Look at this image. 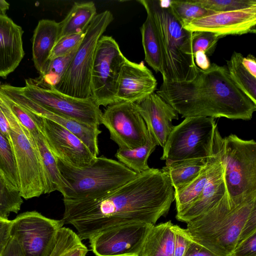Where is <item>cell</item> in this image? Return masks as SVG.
<instances>
[{
    "mask_svg": "<svg viewBox=\"0 0 256 256\" xmlns=\"http://www.w3.org/2000/svg\"><path fill=\"white\" fill-rule=\"evenodd\" d=\"M222 138L220 135L217 159L208 182L198 198L186 209L177 213L176 218L178 220L188 223L214 206L226 193L224 168L220 159Z\"/></svg>",
    "mask_w": 256,
    "mask_h": 256,
    "instance_id": "20",
    "label": "cell"
},
{
    "mask_svg": "<svg viewBox=\"0 0 256 256\" xmlns=\"http://www.w3.org/2000/svg\"><path fill=\"white\" fill-rule=\"evenodd\" d=\"M19 88L25 96L52 112L90 126L101 124L102 112L92 96H68L47 84L40 76L26 79L25 86Z\"/></svg>",
    "mask_w": 256,
    "mask_h": 256,
    "instance_id": "10",
    "label": "cell"
},
{
    "mask_svg": "<svg viewBox=\"0 0 256 256\" xmlns=\"http://www.w3.org/2000/svg\"><path fill=\"white\" fill-rule=\"evenodd\" d=\"M174 232L171 221L154 225L149 231L140 256H174Z\"/></svg>",
    "mask_w": 256,
    "mask_h": 256,
    "instance_id": "24",
    "label": "cell"
},
{
    "mask_svg": "<svg viewBox=\"0 0 256 256\" xmlns=\"http://www.w3.org/2000/svg\"><path fill=\"white\" fill-rule=\"evenodd\" d=\"M113 20L109 10L96 14L86 29L85 36L64 76L54 87L55 89L76 98L92 96V70L96 49L100 38Z\"/></svg>",
    "mask_w": 256,
    "mask_h": 256,
    "instance_id": "8",
    "label": "cell"
},
{
    "mask_svg": "<svg viewBox=\"0 0 256 256\" xmlns=\"http://www.w3.org/2000/svg\"><path fill=\"white\" fill-rule=\"evenodd\" d=\"M256 4L232 11L214 12L196 19L184 28L186 30L208 31L222 38L256 32Z\"/></svg>",
    "mask_w": 256,
    "mask_h": 256,
    "instance_id": "16",
    "label": "cell"
},
{
    "mask_svg": "<svg viewBox=\"0 0 256 256\" xmlns=\"http://www.w3.org/2000/svg\"><path fill=\"white\" fill-rule=\"evenodd\" d=\"M34 140L45 170L44 194L57 190L62 194L66 186L58 168L56 158L49 149L42 132Z\"/></svg>",
    "mask_w": 256,
    "mask_h": 256,
    "instance_id": "28",
    "label": "cell"
},
{
    "mask_svg": "<svg viewBox=\"0 0 256 256\" xmlns=\"http://www.w3.org/2000/svg\"><path fill=\"white\" fill-rule=\"evenodd\" d=\"M56 160L66 186L62 194L63 200L96 198L124 184L137 174L120 162L104 156L96 157L92 164L82 168Z\"/></svg>",
    "mask_w": 256,
    "mask_h": 256,
    "instance_id": "5",
    "label": "cell"
},
{
    "mask_svg": "<svg viewBox=\"0 0 256 256\" xmlns=\"http://www.w3.org/2000/svg\"><path fill=\"white\" fill-rule=\"evenodd\" d=\"M153 226L143 222L116 226L90 238V246L96 256H140Z\"/></svg>",
    "mask_w": 256,
    "mask_h": 256,
    "instance_id": "14",
    "label": "cell"
},
{
    "mask_svg": "<svg viewBox=\"0 0 256 256\" xmlns=\"http://www.w3.org/2000/svg\"><path fill=\"white\" fill-rule=\"evenodd\" d=\"M169 6L174 17L184 27L196 19L214 12L194 0H170Z\"/></svg>",
    "mask_w": 256,
    "mask_h": 256,
    "instance_id": "33",
    "label": "cell"
},
{
    "mask_svg": "<svg viewBox=\"0 0 256 256\" xmlns=\"http://www.w3.org/2000/svg\"><path fill=\"white\" fill-rule=\"evenodd\" d=\"M220 136L216 128L214 134L212 154L208 158L207 164L200 174L182 188L174 191L177 213L186 209L198 198L208 182L217 159Z\"/></svg>",
    "mask_w": 256,
    "mask_h": 256,
    "instance_id": "23",
    "label": "cell"
},
{
    "mask_svg": "<svg viewBox=\"0 0 256 256\" xmlns=\"http://www.w3.org/2000/svg\"><path fill=\"white\" fill-rule=\"evenodd\" d=\"M127 58L110 36H102L96 46L92 70V97L100 106L116 103L122 67Z\"/></svg>",
    "mask_w": 256,
    "mask_h": 256,
    "instance_id": "11",
    "label": "cell"
},
{
    "mask_svg": "<svg viewBox=\"0 0 256 256\" xmlns=\"http://www.w3.org/2000/svg\"><path fill=\"white\" fill-rule=\"evenodd\" d=\"M243 55L234 52L226 60L229 75L239 89L256 104V78L252 76L242 64Z\"/></svg>",
    "mask_w": 256,
    "mask_h": 256,
    "instance_id": "29",
    "label": "cell"
},
{
    "mask_svg": "<svg viewBox=\"0 0 256 256\" xmlns=\"http://www.w3.org/2000/svg\"><path fill=\"white\" fill-rule=\"evenodd\" d=\"M60 24L54 20H39L32 36V60L41 74L46 65L50 53L58 40Z\"/></svg>",
    "mask_w": 256,
    "mask_h": 256,
    "instance_id": "22",
    "label": "cell"
},
{
    "mask_svg": "<svg viewBox=\"0 0 256 256\" xmlns=\"http://www.w3.org/2000/svg\"><path fill=\"white\" fill-rule=\"evenodd\" d=\"M10 4L4 0H0V14L6 15V12L8 10Z\"/></svg>",
    "mask_w": 256,
    "mask_h": 256,
    "instance_id": "48",
    "label": "cell"
},
{
    "mask_svg": "<svg viewBox=\"0 0 256 256\" xmlns=\"http://www.w3.org/2000/svg\"><path fill=\"white\" fill-rule=\"evenodd\" d=\"M10 98L32 113L54 122L62 126L78 136L96 157L99 154L98 136L101 133L98 127L82 124L72 119L56 114L28 98L19 88H13L10 92Z\"/></svg>",
    "mask_w": 256,
    "mask_h": 256,
    "instance_id": "18",
    "label": "cell"
},
{
    "mask_svg": "<svg viewBox=\"0 0 256 256\" xmlns=\"http://www.w3.org/2000/svg\"><path fill=\"white\" fill-rule=\"evenodd\" d=\"M96 15L93 2H75L60 22L58 39L68 35L84 32Z\"/></svg>",
    "mask_w": 256,
    "mask_h": 256,
    "instance_id": "25",
    "label": "cell"
},
{
    "mask_svg": "<svg viewBox=\"0 0 256 256\" xmlns=\"http://www.w3.org/2000/svg\"><path fill=\"white\" fill-rule=\"evenodd\" d=\"M196 65L202 70H206L209 68L210 62L207 55L202 51L196 52L194 54Z\"/></svg>",
    "mask_w": 256,
    "mask_h": 256,
    "instance_id": "46",
    "label": "cell"
},
{
    "mask_svg": "<svg viewBox=\"0 0 256 256\" xmlns=\"http://www.w3.org/2000/svg\"><path fill=\"white\" fill-rule=\"evenodd\" d=\"M242 64L244 66L254 77L256 78V58L251 54L246 57H243Z\"/></svg>",
    "mask_w": 256,
    "mask_h": 256,
    "instance_id": "47",
    "label": "cell"
},
{
    "mask_svg": "<svg viewBox=\"0 0 256 256\" xmlns=\"http://www.w3.org/2000/svg\"><path fill=\"white\" fill-rule=\"evenodd\" d=\"M254 232H256V208L252 210L246 222L240 235L237 244Z\"/></svg>",
    "mask_w": 256,
    "mask_h": 256,
    "instance_id": "43",
    "label": "cell"
},
{
    "mask_svg": "<svg viewBox=\"0 0 256 256\" xmlns=\"http://www.w3.org/2000/svg\"><path fill=\"white\" fill-rule=\"evenodd\" d=\"M101 124L118 148L134 149L145 144L148 138L150 132L136 103L122 102L108 105L102 113Z\"/></svg>",
    "mask_w": 256,
    "mask_h": 256,
    "instance_id": "13",
    "label": "cell"
},
{
    "mask_svg": "<svg viewBox=\"0 0 256 256\" xmlns=\"http://www.w3.org/2000/svg\"><path fill=\"white\" fill-rule=\"evenodd\" d=\"M12 220L11 236L24 256H49L58 232L64 224L62 220L50 218L36 211L22 212Z\"/></svg>",
    "mask_w": 256,
    "mask_h": 256,
    "instance_id": "12",
    "label": "cell"
},
{
    "mask_svg": "<svg viewBox=\"0 0 256 256\" xmlns=\"http://www.w3.org/2000/svg\"><path fill=\"white\" fill-rule=\"evenodd\" d=\"M174 256H184L192 240L186 229L174 224Z\"/></svg>",
    "mask_w": 256,
    "mask_h": 256,
    "instance_id": "40",
    "label": "cell"
},
{
    "mask_svg": "<svg viewBox=\"0 0 256 256\" xmlns=\"http://www.w3.org/2000/svg\"><path fill=\"white\" fill-rule=\"evenodd\" d=\"M231 256H256V232L238 244Z\"/></svg>",
    "mask_w": 256,
    "mask_h": 256,
    "instance_id": "41",
    "label": "cell"
},
{
    "mask_svg": "<svg viewBox=\"0 0 256 256\" xmlns=\"http://www.w3.org/2000/svg\"><path fill=\"white\" fill-rule=\"evenodd\" d=\"M256 208V196L231 208L227 192L214 206L187 224L195 242L219 256H231L243 226Z\"/></svg>",
    "mask_w": 256,
    "mask_h": 256,
    "instance_id": "4",
    "label": "cell"
},
{
    "mask_svg": "<svg viewBox=\"0 0 256 256\" xmlns=\"http://www.w3.org/2000/svg\"><path fill=\"white\" fill-rule=\"evenodd\" d=\"M174 200L169 176L150 168L112 191L94 199L64 200L62 220L76 229L82 240L120 224L143 222L154 225Z\"/></svg>",
    "mask_w": 256,
    "mask_h": 256,
    "instance_id": "1",
    "label": "cell"
},
{
    "mask_svg": "<svg viewBox=\"0 0 256 256\" xmlns=\"http://www.w3.org/2000/svg\"><path fill=\"white\" fill-rule=\"evenodd\" d=\"M0 105L10 126L8 142L17 168L20 195L26 200L38 197L44 194L46 175L36 140L0 96Z\"/></svg>",
    "mask_w": 256,
    "mask_h": 256,
    "instance_id": "7",
    "label": "cell"
},
{
    "mask_svg": "<svg viewBox=\"0 0 256 256\" xmlns=\"http://www.w3.org/2000/svg\"><path fill=\"white\" fill-rule=\"evenodd\" d=\"M0 256H24V255L17 241L12 236Z\"/></svg>",
    "mask_w": 256,
    "mask_h": 256,
    "instance_id": "45",
    "label": "cell"
},
{
    "mask_svg": "<svg viewBox=\"0 0 256 256\" xmlns=\"http://www.w3.org/2000/svg\"><path fill=\"white\" fill-rule=\"evenodd\" d=\"M170 0H140L148 8L156 26L160 48L163 82L192 80L196 76L192 46V32L185 29L172 14Z\"/></svg>",
    "mask_w": 256,
    "mask_h": 256,
    "instance_id": "3",
    "label": "cell"
},
{
    "mask_svg": "<svg viewBox=\"0 0 256 256\" xmlns=\"http://www.w3.org/2000/svg\"><path fill=\"white\" fill-rule=\"evenodd\" d=\"M22 203L20 192L10 190L0 174V218H8L11 212L18 213Z\"/></svg>",
    "mask_w": 256,
    "mask_h": 256,
    "instance_id": "36",
    "label": "cell"
},
{
    "mask_svg": "<svg viewBox=\"0 0 256 256\" xmlns=\"http://www.w3.org/2000/svg\"><path fill=\"white\" fill-rule=\"evenodd\" d=\"M21 26L6 15L0 14V77L6 78L24 56Z\"/></svg>",
    "mask_w": 256,
    "mask_h": 256,
    "instance_id": "21",
    "label": "cell"
},
{
    "mask_svg": "<svg viewBox=\"0 0 256 256\" xmlns=\"http://www.w3.org/2000/svg\"><path fill=\"white\" fill-rule=\"evenodd\" d=\"M12 220L0 218V256L10 241Z\"/></svg>",
    "mask_w": 256,
    "mask_h": 256,
    "instance_id": "42",
    "label": "cell"
},
{
    "mask_svg": "<svg viewBox=\"0 0 256 256\" xmlns=\"http://www.w3.org/2000/svg\"><path fill=\"white\" fill-rule=\"evenodd\" d=\"M195 2L214 12L242 9L256 4V0H194Z\"/></svg>",
    "mask_w": 256,
    "mask_h": 256,
    "instance_id": "37",
    "label": "cell"
},
{
    "mask_svg": "<svg viewBox=\"0 0 256 256\" xmlns=\"http://www.w3.org/2000/svg\"><path fill=\"white\" fill-rule=\"evenodd\" d=\"M88 251L78 234L62 226L58 232L54 246L49 256H86Z\"/></svg>",
    "mask_w": 256,
    "mask_h": 256,
    "instance_id": "31",
    "label": "cell"
},
{
    "mask_svg": "<svg viewBox=\"0 0 256 256\" xmlns=\"http://www.w3.org/2000/svg\"><path fill=\"white\" fill-rule=\"evenodd\" d=\"M0 96L8 105L13 114L33 138L41 132L38 126L40 116L32 113L13 100L0 90Z\"/></svg>",
    "mask_w": 256,
    "mask_h": 256,
    "instance_id": "35",
    "label": "cell"
},
{
    "mask_svg": "<svg viewBox=\"0 0 256 256\" xmlns=\"http://www.w3.org/2000/svg\"><path fill=\"white\" fill-rule=\"evenodd\" d=\"M137 104L148 131L158 145L163 148L174 128L172 120L178 118V113L155 92Z\"/></svg>",
    "mask_w": 256,
    "mask_h": 256,
    "instance_id": "19",
    "label": "cell"
},
{
    "mask_svg": "<svg viewBox=\"0 0 256 256\" xmlns=\"http://www.w3.org/2000/svg\"><path fill=\"white\" fill-rule=\"evenodd\" d=\"M0 174L12 192H19L17 168L10 144L0 130Z\"/></svg>",
    "mask_w": 256,
    "mask_h": 256,
    "instance_id": "32",
    "label": "cell"
},
{
    "mask_svg": "<svg viewBox=\"0 0 256 256\" xmlns=\"http://www.w3.org/2000/svg\"><path fill=\"white\" fill-rule=\"evenodd\" d=\"M220 159L231 208L256 196V142L230 134L222 138Z\"/></svg>",
    "mask_w": 256,
    "mask_h": 256,
    "instance_id": "6",
    "label": "cell"
},
{
    "mask_svg": "<svg viewBox=\"0 0 256 256\" xmlns=\"http://www.w3.org/2000/svg\"><path fill=\"white\" fill-rule=\"evenodd\" d=\"M38 126L56 158L82 168L90 166L96 158L78 136L59 124L41 117Z\"/></svg>",
    "mask_w": 256,
    "mask_h": 256,
    "instance_id": "15",
    "label": "cell"
},
{
    "mask_svg": "<svg viewBox=\"0 0 256 256\" xmlns=\"http://www.w3.org/2000/svg\"><path fill=\"white\" fill-rule=\"evenodd\" d=\"M144 8L147 16L140 28L144 60L156 73H161L160 48L156 26L150 11L147 8Z\"/></svg>",
    "mask_w": 256,
    "mask_h": 256,
    "instance_id": "27",
    "label": "cell"
},
{
    "mask_svg": "<svg viewBox=\"0 0 256 256\" xmlns=\"http://www.w3.org/2000/svg\"><path fill=\"white\" fill-rule=\"evenodd\" d=\"M156 92L184 118L224 117L248 120L256 110V104L236 86L226 66L215 63L206 70L197 68L191 80L163 82Z\"/></svg>",
    "mask_w": 256,
    "mask_h": 256,
    "instance_id": "2",
    "label": "cell"
},
{
    "mask_svg": "<svg viewBox=\"0 0 256 256\" xmlns=\"http://www.w3.org/2000/svg\"><path fill=\"white\" fill-rule=\"evenodd\" d=\"M222 38L215 33L208 31L192 32V46L193 54L198 51L204 52L207 56L214 52L218 40Z\"/></svg>",
    "mask_w": 256,
    "mask_h": 256,
    "instance_id": "38",
    "label": "cell"
},
{
    "mask_svg": "<svg viewBox=\"0 0 256 256\" xmlns=\"http://www.w3.org/2000/svg\"><path fill=\"white\" fill-rule=\"evenodd\" d=\"M208 158H192L174 162L166 165L161 170L170 178L174 191L191 182L201 172Z\"/></svg>",
    "mask_w": 256,
    "mask_h": 256,
    "instance_id": "26",
    "label": "cell"
},
{
    "mask_svg": "<svg viewBox=\"0 0 256 256\" xmlns=\"http://www.w3.org/2000/svg\"><path fill=\"white\" fill-rule=\"evenodd\" d=\"M157 81L144 64L126 59L123 64L116 86V103L126 102L138 104L156 88Z\"/></svg>",
    "mask_w": 256,
    "mask_h": 256,
    "instance_id": "17",
    "label": "cell"
},
{
    "mask_svg": "<svg viewBox=\"0 0 256 256\" xmlns=\"http://www.w3.org/2000/svg\"><path fill=\"white\" fill-rule=\"evenodd\" d=\"M85 33L86 31L59 38L50 53L48 60L66 55L77 48L82 42Z\"/></svg>",
    "mask_w": 256,
    "mask_h": 256,
    "instance_id": "39",
    "label": "cell"
},
{
    "mask_svg": "<svg viewBox=\"0 0 256 256\" xmlns=\"http://www.w3.org/2000/svg\"><path fill=\"white\" fill-rule=\"evenodd\" d=\"M78 46L66 55L48 61L44 72L40 74L45 83L50 86L54 87L60 82Z\"/></svg>",
    "mask_w": 256,
    "mask_h": 256,
    "instance_id": "34",
    "label": "cell"
},
{
    "mask_svg": "<svg viewBox=\"0 0 256 256\" xmlns=\"http://www.w3.org/2000/svg\"><path fill=\"white\" fill-rule=\"evenodd\" d=\"M157 146L156 142L150 133L145 144L132 150L118 148L115 156L118 162L138 174L150 168L148 164V160Z\"/></svg>",
    "mask_w": 256,
    "mask_h": 256,
    "instance_id": "30",
    "label": "cell"
},
{
    "mask_svg": "<svg viewBox=\"0 0 256 256\" xmlns=\"http://www.w3.org/2000/svg\"><path fill=\"white\" fill-rule=\"evenodd\" d=\"M184 256H219L204 246L194 242L189 245Z\"/></svg>",
    "mask_w": 256,
    "mask_h": 256,
    "instance_id": "44",
    "label": "cell"
},
{
    "mask_svg": "<svg viewBox=\"0 0 256 256\" xmlns=\"http://www.w3.org/2000/svg\"><path fill=\"white\" fill-rule=\"evenodd\" d=\"M217 124L214 118H185L174 126L163 147L161 160L166 165L192 158H208L212 152L214 134Z\"/></svg>",
    "mask_w": 256,
    "mask_h": 256,
    "instance_id": "9",
    "label": "cell"
}]
</instances>
